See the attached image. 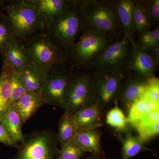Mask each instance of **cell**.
<instances>
[{
  "instance_id": "cell-27",
  "label": "cell",
  "mask_w": 159,
  "mask_h": 159,
  "mask_svg": "<svg viewBox=\"0 0 159 159\" xmlns=\"http://www.w3.org/2000/svg\"><path fill=\"white\" fill-rule=\"evenodd\" d=\"M136 42L147 53L157 46L159 45V28L138 34Z\"/></svg>"
},
{
  "instance_id": "cell-25",
  "label": "cell",
  "mask_w": 159,
  "mask_h": 159,
  "mask_svg": "<svg viewBox=\"0 0 159 159\" xmlns=\"http://www.w3.org/2000/svg\"><path fill=\"white\" fill-rule=\"evenodd\" d=\"M114 102L116 106L109 111L106 116V123L119 131H127L128 124L127 117L118 107L117 99Z\"/></svg>"
},
{
  "instance_id": "cell-33",
  "label": "cell",
  "mask_w": 159,
  "mask_h": 159,
  "mask_svg": "<svg viewBox=\"0 0 159 159\" xmlns=\"http://www.w3.org/2000/svg\"><path fill=\"white\" fill-rule=\"evenodd\" d=\"M136 130L139 134L138 137L145 143L159 134V123L152 126L142 127Z\"/></svg>"
},
{
  "instance_id": "cell-36",
  "label": "cell",
  "mask_w": 159,
  "mask_h": 159,
  "mask_svg": "<svg viewBox=\"0 0 159 159\" xmlns=\"http://www.w3.org/2000/svg\"><path fill=\"white\" fill-rule=\"evenodd\" d=\"M157 110H159V102L154 100H148L145 107V113L143 117L145 116L150 113Z\"/></svg>"
},
{
  "instance_id": "cell-30",
  "label": "cell",
  "mask_w": 159,
  "mask_h": 159,
  "mask_svg": "<svg viewBox=\"0 0 159 159\" xmlns=\"http://www.w3.org/2000/svg\"><path fill=\"white\" fill-rule=\"evenodd\" d=\"M11 104L28 93L18 74L12 72H11Z\"/></svg>"
},
{
  "instance_id": "cell-26",
  "label": "cell",
  "mask_w": 159,
  "mask_h": 159,
  "mask_svg": "<svg viewBox=\"0 0 159 159\" xmlns=\"http://www.w3.org/2000/svg\"><path fill=\"white\" fill-rule=\"evenodd\" d=\"M16 38L10 20L6 14L0 13V54H2L6 48Z\"/></svg>"
},
{
  "instance_id": "cell-9",
  "label": "cell",
  "mask_w": 159,
  "mask_h": 159,
  "mask_svg": "<svg viewBox=\"0 0 159 159\" xmlns=\"http://www.w3.org/2000/svg\"><path fill=\"white\" fill-rule=\"evenodd\" d=\"M127 74L125 70L90 74L96 103L105 109L115 102Z\"/></svg>"
},
{
  "instance_id": "cell-12",
  "label": "cell",
  "mask_w": 159,
  "mask_h": 159,
  "mask_svg": "<svg viewBox=\"0 0 159 159\" xmlns=\"http://www.w3.org/2000/svg\"><path fill=\"white\" fill-rule=\"evenodd\" d=\"M105 109L95 103L82 109L72 115V120L77 131L97 129L104 124L103 115Z\"/></svg>"
},
{
  "instance_id": "cell-14",
  "label": "cell",
  "mask_w": 159,
  "mask_h": 159,
  "mask_svg": "<svg viewBox=\"0 0 159 159\" xmlns=\"http://www.w3.org/2000/svg\"><path fill=\"white\" fill-rule=\"evenodd\" d=\"M3 65L11 72L19 74L31 62L24 42L16 38L2 54Z\"/></svg>"
},
{
  "instance_id": "cell-41",
  "label": "cell",
  "mask_w": 159,
  "mask_h": 159,
  "mask_svg": "<svg viewBox=\"0 0 159 159\" xmlns=\"http://www.w3.org/2000/svg\"><path fill=\"white\" fill-rule=\"evenodd\" d=\"M54 159H59L57 158H54Z\"/></svg>"
},
{
  "instance_id": "cell-5",
  "label": "cell",
  "mask_w": 159,
  "mask_h": 159,
  "mask_svg": "<svg viewBox=\"0 0 159 159\" xmlns=\"http://www.w3.org/2000/svg\"><path fill=\"white\" fill-rule=\"evenodd\" d=\"M24 43L31 61L46 75L68 60L67 54L46 33L34 34Z\"/></svg>"
},
{
  "instance_id": "cell-16",
  "label": "cell",
  "mask_w": 159,
  "mask_h": 159,
  "mask_svg": "<svg viewBox=\"0 0 159 159\" xmlns=\"http://www.w3.org/2000/svg\"><path fill=\"white\" fill-rule=\"evenodd\" d=\"M12 104L18 114L23 125L44 103L41 93H27Z\"/></svg>"
},
{
  "instance_id": "cell-7",
  "label": "cell",
  "mask_w": 159,
  "mask_h": 159,
  "mask_svg": "<svg viewBox=\"0 0 159 159\" xmlns=\"http://www.w3.org/2000/svg\"><path fill=\"white\" fill-rule=\"evenodd\" d=\"M131 39L124 37L107 46L92 60L87 69L93 71L110 72L125 70L132 54Z\"/></svg>"
},
{
  "instance_id": "cell-1",
  "label": "cell",
  "mask_w": 159,
  "mask_h": 159,
  "mask_svg": "<svg viewBox=\"0 0 159 159\" xmlns=\"http://www.w3.org/2000/svg\"><path fill=\"white\" fill-rule=\"evenodd\" d=\"M84 29H95L113 36L122 30L115 1H77Z\"/></svg>"
},
{
  "instance_id": "cell-6",
  "label": "cell",
  "mask_w": 159,
  "mask_h": 159,
  "mask_svg": "<svg viewBox=\"0 0 159 159\" xmlns=\"http://www.w3.org/2000/svg\"><path fill=\"white\" fill-rule=\"evenodd\" d=\"M57 133L46 129L33 132L19 145L12 159H54L59 152Z\"/></svg>"
},
{
  "instance_id": "cell-38",
  "label": "cell",
  "mask_w": 159,
  "mask_h": 159,
  "mask_svg": "<svg viewBox=\"0 0 159 159\" xmlns=\"http://www.w3.org/2000/svg\"><path fill=\"white\" fill-rule=\"evenodd\" d=\"M6 2L5 1L0 0V13H2V10L4 9L5 7V3Z\"/></svg>"
},
{
  "instance_id": "cell-37",
  "label": "cell",
  "mask_w": 159,
  "mask_h": 159,
  "mask_svg": "<svg viewBox=\"0 0 159 159\" xmlns=\"http://www.w3.org/2000/svg\"><path fill=\"white\" fill-rule=\"evenodd\" d=\"M148 54L156 67L159 66V45L151 50Z\"/></svg>"
},
{
  "instance_id": "cell-40",
  "label": "cell",
  "mask_w": 159,
  "mask_h": 159,
  "mask_svg": "<svg viewBox=\"0 0 159 159\" xmlns=\"http://www.w3.org/2000/svg\"><path fill=\"white\" fill-rule=\"evenodd\" d=\"M84 159H93V157H88Z\"/></svg>"
},
{
  "instance_id": "cell-13",
  "label": "cell",
  "mask_w": 159,
  "mask_h": 159,
  "mask_svg": "<svg viewBox=\"0 0 159 159\" xmlns=\"http://www.w3.org/2000/svg\"><path fill=\"white\" fill-rule=\"evenodd\" d=\"M132 42V54L128 65L125 69L127 73L133 72L135 75L146 78L155 77L157 67L148 53L136 42Z\"/></svg>"
},
{
  "instance_id": "cell-3",
  "label": "cell",
  "mask_w": 159,
  "mask_h": 159,
  "mask_svg": "<svg viewBox=\"0 0 159 159\" xmlns=\"http://www.w3.org/2000/svg\"><path fill=\"white\" fill-rule=\"evenodd\" d=\"M4 10L16 38L23 42L39 31L44 30L37 9L27 0L10 1Z\"/></svg>"
},
{
  "instance_id": "cell-15",
  "label": "cell",
  "mask_w": 159,
  "mask_h": 159,
  "mask_svg": "<svg viewBox=\"0 0 159 159\" xmlns=\"http://www.w3.org/2000/svg\"><path fill=\"white\" fill-rule=\"evenodd\" d=\"M37 9L45 30L54 19L64 12L74 1L68 0H27Z\"/></svg>"
},
{
  "instance_id": "cell-29",
  "label": "cell",
  "mask_w": 159,
  "mask_h": 159,
  "mask_svg": "<svg viewBox=\"0 0 159 159\" xmlns=\"http://www.w3.org/2000/svg\"><path fill=\"white\" fill-rule=\"evenodd\" d=\"M147 99L142 97L134 102L128 111L127 117L128 123L138 121L144 116Z\"/></svg>"
},
{
  "instance_id": "cell-2",
  "label": "cell",
  "mask_w": 159,
  "mask_h": 159,
  "mask_svg": "<svg viewBox=\"0 0 159 159\" xmlns=\"http://www.w3.org/2000/svg\"><path fill=\"white\" fill-rule=\"evenodd\" d=\"M77 2L74 1V4L67 10L54 19L45 30L52 41L66 54L84 29Z\"/></svg>"
},
{
  "instance_id": "cell-8",
  "label": "cell",
  "mask_w": 159,
  "mask_h": 159,
  "mask_svg": "<svg viewBox=\"0 0 159 159\" xmlns=\"http://www.w3.org/2000/svg\"><path fill=\"white\" fill-rule=\"evenodd\" d=\"M71 67L65 64L54 67L46 76L41 94L44 105L65 109L70 81L73 74Z\"/></svg>"
},
{
  "instance_id": "cell-11",
  "label": "cell",
  "mask_w": 159,
  "mask_h": 159,
  "mask_svg": "<svg viewBox=\"0 0 159 159\" xmlns=\"http://www.w3.org/2000/svg\"><path fill=\"white\" fill-rule=\"evenodd\" d=\"M152 78H144L136 75L128 78L126 76L121 86L117 100L128 111L134 102L144 96Z\"/></svg>"
},
{
  "instance_id": "cell-28",
  "label": "cell",
  "mask_w": 159,
  "mask_h": 159,
  "mask_svg": "<svg viewBox=\"0 0 159 159\" xmlns=\"http://www.w3.org/2000/svg\"><path fill=\"white\" fill-rule=\"evenodd\" d=\"M85 153L73 139L61 146L56 158L59 159H80L84 156Z\"/></svg>"
},
{
  "instance_id": "cell-22",
  "label": "cell",
  "mask_w": 159,
  "mask_h": 159,
  "mask_svg": "<svg viewBox=\"0 0 159 159\" xmlns=\"http://www.w3.org/2000/svg\"><path fill=\"white\" fill-rule=\"evenodd\" d=\"M11 71L2 66L0 74V119L11 104Z\"/></svg>"
},
{
  "instance_id": "cell-31",
  "label": "cell",
  "mask_w": 159,
  "mask_h": 159,
  "mask_svg": "<svg viewBox=\"0 0 159 159\" xmlns=\"http://www.w3.org/2000/svg\"><path fill=\"white\" fill-rule=\"evenodd\" d=\"M142 4L148 13L152 26L158 27L159 21V0L142 1Z\"/></svg>"
},
{
  "instance_id": "cell-19",
  "label": "cell",
  "mask_w": 159,
  "mask_h": 159,
  "mask_svg": "<svg viewBox=\"0 0 159 159\" xmlns=\"http://www.w3.org/2000/svg\"><path fill=\"white\" fill-rule=\"evenodd\" d=\"M101 134L97 129L76 131L74 140L85 152H89L94 157H98L102 152L101 145Z\"/></svg>"
},
{
  "instance_id": "cell-18",
  "label": "cell",
  "mask_w": 159,
  "mask_h": 159,
  "mask_svg": "<svg viewBox=\"0 0 159 159\" xmlns=\"http://www.w3.org/2000/svg\"><path fill=\"white\" fill-rule=\"evenodd\" d=\"M19 76L28 93H41L47 75L34 63L29 64Z\"/></svg>"
},
{
  "instance_id": "cell-4",
  "label": "cell",
  "mask_w": 159,
  "mask_h": 159,
  "mask_svg": "<svg viewBox=\"0 0 159 159\" xmlns=\"http://www.w3.org/2000/svg\"><path fill=\"white\" fill-rule=\"evenodd\" d=\"M112 36L95 29H84L67 54L72 68L87 69L91 61L112 43Z\"/></svg>"
},
{
  "instance_id": "cell-39",
  "label": "cell",
  "mask_w": 159,
  "mask_h": 159,
  "mask_svg": "<svg viewBox=\"0 0 159 159\" xmlns=\"http://www.w3.org/2000/svg\"><path fill=\"white\" fill-rule=\"evenodd\" d=\"M94 159H106L105 158H104L99 157H94Z\"/></svg>"
},
{
  "instance_id": "cell-23",
  "label": "cell",
  "mask_w": 159,
  "mask_h": 159,
  "mask_svg": "<svg viewBox=\"0 0 159 159\" xmlns=\"http://www.w3.org/2000/svg\"><path fill=\"white\" fill-rule=\"evenodd\" d=\"M76 129L72 120V115L65 111L59 119L57 138L61 146L74 139Z\"/></svg>"
},
{
  "instance_id": "cell-34",
  "label": "cell",
  "mask_w": 159,
  "mask_h": 159,
  "mask_svg": "<svg viewBox=\"0 0 159 159\" xmlns=\"http://www.w3.org/2000/svg\"><path fill=\"white\" fill-rule=\"evenodd\" d=\"M143 97L148 100L159 102V84L157 78L155 77L152 78L150 84Z\"/></svg>"
},
{
  "instance_id": "cell-20",
  "label": "cell",
  "mask_w": 159,
  "mask_h": 159,
  "mask_svg": "<svg viewBox=\"0 0 159 159\" xmlns=\"http://www.w3.org/2000/svg\"><path fill=\"white\" fill-rule=\"evenodd\" d=\"M0 122L13 141L17 144H21L24 142L25 136L22 131L23 125L20 118L13 104L9 106L4 116L0 119Z\"/></svg>"
},
{
  "instance_id": "cell-10",
  "label": "cell",
  "mask_w": 159,
  "mask_h": 159,
  "mask_svg": "<svg viewBox=\"0 0 159 159\" xmlns=\"http://www.w3.org/2000/svg\"><path fill=\"white\" fill-rule=\"evenodd\" d=\"M95 103L91 74L81 73L73 75L68 91L65 111L73 115Z\"/></svg>"
},
{
  "instance_id": "cell-21",
  "label": "cell",
  "mask_w": 159,
  "mask_h": 159,
  "mask_svg": "<svg viewBox=\"0 0 159 159\" xmlns=\"http://www.w3.org/2000/svg\"><path fill=\"white\" fill-rule=\"evenodd\" d=\"M118 138L122 145V159H130L142 151L151 150L144 145V142L139 137L128 132L125 137L119 134Z\"/></svg>"
},
{
  "instance_id": "cell-17",
  "label": "cell",
  "mask_w": 159,
  "mask_h": 159,
  "mask_svg": "<svg viewBox=\"0 0 159 159\" xmlns=\"http://www.w3.org/2000/svg\"><path fill=\"white\" fill-rule=\"evenodd\" d=\"M134 1L116 0L115 1L117 14L123 31L124 37L135 40L137 34L134 25L133 8Z\"/></svg>"
},
{
  "instance_id": "cell-32",
  "label": "cell",
  "mask_w": 159,
  "mask_h": 159,
  "mask_svg": "<svg viewBox=\"0 0 159 159\" xmlns=\"http://www.w3.org/2000/svg\"><path fill=\"white\" fill-rule=\"evenodd\" d=\"M159 123V110L154 111L141 119L129 123L135 129L152 126Z\"/></svg>"
},
{
  "instance_id": "cell-35",
  "label": "cell",
  "mask_w": 159,
  "mask_h": 159,
  "mask_svg": "<svg viewBox=\"0 0 159 159\" xmlns=\"http://www.w3.org/2000/svg\"><path fill=\"white\" fill-rule=\"evenodd\" d=\"M0 143H3L8 146L18 147L17 143L13 141L7 133L5 129L0 122Z\"/></svg>"
},
{
  "instance_id": "cell-24",
  "label": "cell",
  "mask_w": 159,
  "mask_h": 159,
  "mask_svg": "<svg viewBox=\"0 0 159 159\" xmlns=\"http://www.w3.org/2000/svg\"><path fill=\"white\" fill-rule=\"evenodd\" d=\"M134 25L137 34L151 30V21L142 1H134L133 8Z\"/></svg>"
}]
</instances>
